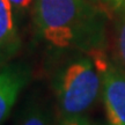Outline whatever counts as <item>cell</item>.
<instances>
[{"label": "cell", "instance_id": "cell-12", "mask_svg": "<svg viewBox=\"0 0 125 125\" xmlns=\"http://www.w3.org/2000/svg\"><path fill=\"white\" fill-rule=\"evenodd\" d=\"M123 1H125V0H123Z\"/></svg>", "mask_w": 125, "mask_h": 125}, {"label": "cell", "instance_id": "cell-2", "mask_svg": "<svg viewBox=\"0 0 125 125\" xmlns=\"http://www.w3.org/2000/svg\"><path fill=\"white\" fill-rule=\"evenodd\" d=\"M101 90V74L90 57H80L68 62L54 81L62 118L83 116L96 103Z\"/></svg>", "mask_w": 125, "mask_h": 125}, {"label": "cell", "instance_id": "cell-8", "mask_svg": "<svg viewBox=\"0 0 125 125\" xmlns=\"http://www.w3.org/2000/svg\"><path fill=\"white\" fill-rule=\"evenodd\" d=\"M36 0H10L15 14H24L31 7H34Z\"/></svg>", "mask_w": 125, "mask_h": 125}, {"label": "cell", "instance_id": "cell-3", "mask_svg": "<svg viewBox=\"0 0 125 125\" xmlns=\"http://www.w3.org/2000/svg\"><path fill=\"white\" fill-rule=\"evenodd\" d=\"M102 79V100L107 125H125V71L108 58L104 49L88 53Z\"/></svg>", "mask_w": 125, "mask_h": 125}, {"label": "cell", "instance_id": "cell-6", "mask_svg": "<svg viewBox=\"0 0 125 125\" xmlns=\"http://www.w3.org/2000/svg\"><path fill=\"white\" fill-rule=\"evenodd\" d=\"M18 125H51V117L46 109L32 104L26 109Z\"/></svg>", "mask_w": 125, "mask_h": 125}, {"label": "cell", "instance_id": "cell-11", "mask_svg": "<svg viewBox=\"0 0 125 125\" xmlns=\"http://www.w3.org/2000/svg\"><path fill=\"white\" fill-rule=\"evenodd\" d=\"M89 125H104V124L100 123V122H92V121H89Z\"/></svg>", "mask_w": 125, "mask_h": 125}, {"label": "cell", "instance_id": "cell-10", "mask_svg": "<svg viewBox=\"0 0 125 125\" xmlns=\"http://www.w3.org/2000/svg\"><path fill=\"white\" fill-rule=\"evenodd\" d=\"M94 1H96V2H100V4H102L103 6H118V5L123 4L124 1L123 0H94Z\"/></svg>", "mask_w": 125, "mask_h": 125}, {"label": "cell", "instance_id": "cell-4", "mask_svg": "<svg viewBox=\"0 0 125 125\" xmlns=\"http://www.w3.org/2000/svg\"><path fill=\"white\" fill-rule=\"evenodd\" d=\"M30 76V68L21 62H9L0 67V125L10 114Z\"/></svg>", "mask_w": 125, "mask_h": 125}, {"label": "cell", "instance_id": "cell-5", "mask_svg": "<svg viewBox=\"0 0 125 125\" xmlns=\"http://www.w3.org/2000/svg\"><path fill=\"white\" fill-rule=\"evenodd\" d=\"M21 49V37L10 0H0V67L9 64Z\"/></svg>", "mask_w": 125, "mask_h": 125}, {"label": "cell", "instance_id": "cell-1", "mask_svg": "<svg viewBox=\"0 0 125 125\" xmlns=\"http://www.w3.org/2000/svg\"><path fill=\"white\" fill-rule=\"evenodd\" d=\"M32 12L38 34L52 48L87 54L104 49V18L89 0H36Z\"/></svg>", "mask_w": 125, "mask_h": 125}, {"label": "cell", "instance_id": "cell-7", "mask_svg": "<svg viewBox=\"0 0 125 125\" xmlns=\"http://www.w3.org/2000/svg\"><path fill=\"white\" fill-rule=\"evenodd\" d=\"M115 54L117 65L125 71V12L117 20L115 27Z\"/></svg>", "mask_w": 125, "mask_h": 125}, {"label": "cell", "instance_id": "cell-9", "mask_svg": "<svg viewBox=\"0 0 125 125\" xmlns=\"http://www.w3.org/2000/svg\"><path fill=\"white\" fill-rule=\"evenodd\" d=\"M59 125H89V119L85 116H74L62 118Z\"/></svg>", "mask_w": 125, "mask_h": 125}]
</instances>
